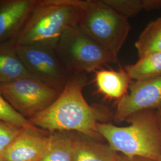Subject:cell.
I'll use <instances>...</instances> for the list:
<instances>
[{
  "label": "cell",
  "mask_w": 161,
  "mask_h": 161,
  "mask_svg": "<svg viewBox=\"0 0 161 161\" xmlns=\"http://www.w3.org/2000/svg\"><path fill=\"white\" fill-rule=\"evenodd\" d=\"M88 83L86 73L73 74L58 97L46 109L29 119L35 127L50 133L73 131L103 142L98 123H110L114 113L102 104H90L83 95Z\"/></svg>",
  "instance_id": "1"
},
{
  "label": "cell",
  "mask_w": 161,
  "mask_h": 161,
  "mask_svg": "<svg viewBox=\"0 0 161 161\" xmlns=\"http://www.w3.org/2000/svg\"><path fill=\"white\" fill-rule=\"evenodd\" d=\"M125 121L129 123L125 127L110 122L98 123V131L118 153L158 161L161 156V131L156 111L138 112Z\"/></svg>",
  "instance_id": "2"
},
{
  "label": "cell",
  "mask_w": 161,
  "mask_h": 161,
  "mask_svg": "<svg viewBox=\"0 0 161 161\" xmlns=\"http://www.w3.org/2000/svg\"><path fill=\"white\" fill-rule=\"evenodd\" d=\"M80 6L81 0H37L14 43L56 48L64 32L77 26Z\"/></svg>",
  "instance_id": "3"
},
{
  "label": "cell",
  "mask_w": 161,
  "mask_h": 161,
  "mask_svg": "<svg viewBox=\"0 0 161 161\" xmlns=\"http://www.w3.org/2000/svg\"><path fill=\"white\" fill-rule=\"evenodd\" d=\"M76 26L116 56L131 31L128 19L116 12L103 0H81Z\"/></svg>",
  "instance_id": "4"
},
{
  "label": "cell",
  "mask_w": 161,
  "mask_h": 161,
  "mask_svg": "<svg viewBox=\"0 0 161 161\" xmlns=\"http://www.w3.org/2000/svg\"><path fill=\"white\" fill-rule=\"evenodd\" d=\"M56 50L71 75L96 72L105 65L118 62V56L100 46L77 26L64 32Z\"/></svg>",
  "instance_id": "5"
},
{
  "label": "cell",
  "mask_w": 161,
  "mask_h": 161,
  "mask_svg": "<svg viewBox=\"0 0 161 161\" xmlns=\"http://www.w3.org/2000/svg\"><path fill=\"white\" fill-rule=\"evenodd\" d=\"M0 92L14 109L28 119L46 109L60 94L34 76L0 84Z\"/></svg>",
  "instance_id": "6"
},
{
  "label": "cell",
  "mask_w": 161,
  "mask_h": 161,
  "mask_svg": "<svg viewBox=\"0 0 161 161\" xmlns=\"http://www.w3.org/2000/svg\"><path fill=\"white\" fill-rule=\"evenodd\" d=\"M16 49L31 75L59 93L63 91L72 75L61 61L56 48L31 44L16 45Z\"/></svg>",
  "instance_id": "7"
},
{
  "label": "cell",
  "mask_w": 161,
  "mask_h": 161,
  "mask_svg": "<svg viewBox=\"0 0 161 161\" xmlns=\"http://www.w3.org/2000/svg\"><path fill=\"white\" fill-rule=\"evenodd\" d=\"M129 92L118 101L114 121L120 124L138 112L161 108V76L131 82Z\"/></svg>",
  "instance_id": "8"
},
{
  "label": "cell",
  "mask_w": 161,
  "mask_h": 161,
  "mask_svg": "<svg viewBox=\"0 0 161 161\" xmlns=\"http://www.w3.org/2000/svg\"><path fill=\"white\" fill-rule=\"evenodd\" d=\"M50 132L34 125L24 127L1 161H40L49 144Z\"/></svg>",
  "instance_id": "9"
},
{
  "label": "cell",
  "mask_w": 161,
  "mask_h": 161,
  "mask_svg": "<svg viewBox=\"0 0 161 161\" xmlns=\"http://www.w3.org/2000/svg\"><path fill=\"white\" fill-rule=\"evenodd\" d=\"M37 0L0 1V45L14 41L23 28Z\"/></svg>",
  "instance_id": "10"
},
{
  "label": "cell",
  "mask_w": 161,
  "mask_h": 161,
  "mask_svg": "<svg viewBox=\"0 0 161 161\" xmlns=\"http://www.w3.org/2000/svg\"><path fill=\"white\" fill-rule=\"evenodd\" d=\"M119 154L108 143L74 132L73 161H118Z\"/></svg>",
  "instance_id": "11"
},
{
  "label": "cell",
  "mask_w": 161,
  "mask_h": 161,
  "mask_svg": "<svg viewBox=\"0 0 161 161\" xmlns=\"http://www.w3.org/2000/svg\"><path fill=\"white\" fill-rule=\"evenodd\" d=\"M95 74L94 81L98 92L106 98L119 101L128 93L132 80L125 69L115 70L102 68Z\"/></svg>",
  "instance_id": "12"
},
{
  "label": "cell",
  "mask_w": 161,
  "mask_h": 161,
  "mask_svg": "<svg viewBox=\"0 0 161 161\" xmlns=\"http://www.w3.org/2000/svg\"><path fill=\"white\" fill-rule=\"evenodd\" d=\"M33 76L19 57L14 41L0 45V84Z\"/></svg>",
  "instance_id": "13"
},
{
  "label": "cell",
  "mask_w": 161,
  "mask_h": 161,
  "mask_svg": "<svg viewBox=\"0 0 161 161\" xmlns=\"http://www.w3.org/2000/svg\"><path fill=\"white\" fill-rule=\"evenodd\" d=\"M74 132L50 133L49 144L40 161H73Z\"/></svg>",
  "instance_id": "14"
},
{
  "label": "cell",
  "mask_w": 161,
  "mask_h": 161,
  "mask_svg": "<svg viewBox=\"0 0 161 161\" xmlns=\"http://www.w3.org/2000/svg\"><path fill=\"white\" fill-rule=\"evenodd\" d=\"M130 78L143 80L161 76V53H155L138 58L134 64L125 67Z\"/></svg>",
  "instance_id": "15"
},
{
  "label": "cell",
  "mask_w": 161,
  "mask_h": 161,
  "mask_svg": "<svg viewBox=\"0 0 161 161\" xmlns=\"http://www.w3.org/2000/svg\"><path fill=\"white\" fill-rule=\"evenodd\" d=\"M138 58L161 53V17L150 22L135 43Z\"/></svg>",
  "instance_id": "16"
},
{
  "label": "cell",
  "mask_w": 161,
  "mask_h": 161,
  "mask_svg": "<svg viewBox=\"0 0 161 161\" xmlns=\"http://www.w3.org/2000/svg\"><path fill=\"white\" fill-rule=\"evenodd\" d=\"M121 16L129 19L144 10V0H103Z\"/></svg>",
  "instance_id": "17"
},
{
  "label": "cell",
  "mask_w": 161,
  "mask_h": 161,
  "mask_svg": "<svg viewBox=\"0 0 161 161\" xmlns=\"http://www.w3.org/2000/svg\"><path fill=\"white\" fill-rule=\"evenodd\" d=\"M0 120L10 122L19 127L32 125L29 119L18 113L8 103L0 92Z\"/></svg>",
  "instance_id": "18"
},
{
  "label": "cell",
  "mask_w": 161,
  "mask_h": 161,
  "mask_svg": "<svg viewBox=\"0 0 161 161\" xmlns=\"http://www.w3.org/2000/svg\"><path fill=\"white\" fill-rule=\"evenodd\" d=\"M24 127L0 120V160Z\"/></svg>",
  "instance_id": "19"
},
{
  "label": "cell",
  "mask_w": 161,
  "mask_h": 161,
  "mask_svg": "<svg viewBox=\"0 0 161 161\" xmlns=\"http://www.w3.org/2000/svg\"><path fill=\"white\" fill-rule=\"evenodd\" d=\"M118 161H155L148 158L138 157V156H133L130 157L124 155L122 154H119Z\"/></svg>",
  "instance_id": "20"
},
{
  "label": "cell",
  "mask_w": 161,
  "mask_h": 161,
  "mask_svg": "<svg viewBox=\"0 0 161 161\" xmlns=\"http://www.w3.org/2000/svg\"><path fill=\"white\" fill-rule=\"evenodd\" d=\"M156 111L157 118H158V122H159V127H160L161 131V108L158 110H156ZM158 161H161V156L159 159Z\"/></svg>",
  "instance_id": "21"
},
{
  "label": "cell",
  "mask_w": 161,
  "mask_h": 161,
  "mask_svg": "<svg viewBox=\"0 0 161 161\" xmlns=\"http://www.w3.org/2000/svg\"><path fill=\"white\" fill-rule=\"evenodd\" d=\"M0 161H1V160H0Z\"/></svg>",
  "instance_id": "22"
}]
</instances>
